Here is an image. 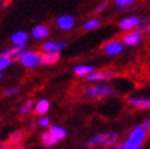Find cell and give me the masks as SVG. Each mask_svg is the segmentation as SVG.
Instances as JSON below:
<instances>
[{
	"mask_svg": "<svg viewBox=\"0 0 150 149\" xmlns=\"http://www.w3.org/2000/svg\"><path fill=\"white\" fill-rule=\"evenodd\" d=\"M120 142V135L117 132L112 131L108 133H98L88 139L84 140L83 147L84 148H103V149H109L111 147L117 145Z\"/></svg>",
	"mask_w": 150,
	"mask_h": 149,
	"instance_id": "obj_1",
	"label": "cell"
},
{
	"mask_svg": "<svg viewBox=\"0 0 150 149\" xmlns=\"http://www.w3.org/2000/svg\"><path fill=\"white\" fill-rule=\"evenodd\" d=\"M148 138V132L142 125H137L131 130L128 136L123 140V149H142Z\"/></svg>",
	"mask_w": 150,
	"mask_h": 149,
	"instance_id": "obj_2",
	"label": "cell"
},
{
	"mask_svg": "<svg viewBox=\"0 0 150 149\" xmlns=\"http://www.w3.org/2000/svg\"><path fill=\"white\" fill-rule=\"evenodd\" d=\"M67 137V131L62 127V126L59 125H54L49 127V130L47 132L42 133L40 136V142L44 147L47 148H51L56 145L59 142H61Z\"/></svg>",
	"mask_w": 150,
	"mask_h": 149,
	"instance_id": "obj_3",
	"label": "cell"
},
{
	"mask_svg": "<svg viewBox=\"0 0 150 149\" xmlns=\"http://www.w3.org/2000/svg\"><path fill=\"white\" fill-rule=\"evenodd\" d=\"M115 94L114 89L109 86H103V84H96L92 86L84 89V96L87 99L91 100H100L103 98H108V96H112Z\"/></svg>",
	"mask_w": 150,
	"mask_h": 149,
	"instance_id": "obj_4",
	"label": "cell"
},
{
	"mask_svg": "<svg viewBox=\"0 0 150 149\" xmlns=\"http://www.w3.org/2000/svg\"><path fill=\"white\" fill-rule=\"evenodd\" d=\"M15 59L18 60L22 65L27 69H34L40 64V55L35 51H21L17 55H15Z\"/></svg>",
	"mask_w": 150,
	"mask_h": 149,
	"instance_id": "obj_5",
	"label": "cell"
},
{
	"mask_svg": "<svg viewBox=\"0 0 150 149\" xmlns=\"http://www.w3.org/2000/svg\"><path fill=\"white\" fill-rule=\"evenodd\" d=\"M148 18H139L137 16H131V17H126V18H122L120 21V28L122 29V31H129L132 28H136L138 27L140 23H143V22H146Z\"/></svg>",
	"mask_w": 150,
	"mask_h": 149,
	"instance_id": "obj_6",
	"label": "cell"
},
{
	"mask_svg": "<svg viewBox=\"0 0 150 149\" xmlns=\"http://www.w3.org/2000/svg\"><path fill=\"white\" fill-rule=\"evenodd\" d=\"M25 139V132L23 130H16L10 133L9 136V143L11 144L12 149H25L23 144Z\"/></svg>",
	"mask_w": 150,
	"mask_h": 149,
	"instance_id": "obj_7",
	"label": "cell"
},
{
	"mask_svg": "<svg viewBox=\"0 0 150 149\" xmlns=\"http://www.w3.org/2000/svg\"><path fill=\"white\" fill-rule=\"evenodd\" d=\"M116 76L115 71H98L93 72L89 76H87V81L89 82H99V81H110L111 78H114Z\"/></svg>",
	"mask_w": 150,
	"mask_h": 149,
	"instance_id": "obj_8",
	"label": "cell"
},
{
	"mask_svg": "<svg viewBox=\"0 0 150 149\" xmlns=\"http://www.w3.org/2000/svg\"><path fill=\"white\" fill-rule=\"evenodd\" d=\"M122 50H123V44L118 40L108 42L104 45V53L106 55H110V56H115V55L121 54Z\"/></svg>",
	"mask_w": 150,
	"mask_h": 149,
	"instance_id": "obj_9",
	"label": "cell"
},
{
	"mask_svg": "<svg viewBox=\"0 0 150 149\" xmlns=\"http://www.w3.org/2000/svg\"><path fill=\"white\" fill-rule=\"evenodd\" d=\"M127 103L131 104V105L134 108L143 109V110H146L150 106V99L149 98H137V96H133V95L127 96Z\"/></svg>",
	"mask_w": 150,
	"mask_h": 149,
	"instance_id": "obj_10",
	"label": "cell"
},
{
	"mask_svg": "<svg viewBox=\"0 0 150 149\" xmlns=\"http://www.w3.org/2000/svg\"><path fill=\"white\" fill-rule=\"evenodd\" d=\"M74 25V18L70 15H62L56 18V26L62 31H69Z\"/></svg>",
	"mask_w": 150,
	"mask_h": 149,
	"instance_id": "obj_11",
	"label": "cell"
},
{
	"mask_svg": "<svg viewBox=\"0 0 150 149\" xmlns=\"http://www.w3.org/2000/svg\"><path fill=\"white\" fill-rule=\"evenodd\" d=\"M66 47V43L64 42H47V43H44L43 44V50L45 51V53H59L60 50H62L64 48Z\"/></svg>",
	"mask_w": 150,
	"mask_h": 149,
	"instance_id": "obj_12",
	"label": "cell"
},
{
	"mask_svg": "<svg viewBox=\"0 0 150 149\" xmlns=\"http://www.w3.org/2000/svg\"><path fill=\"white\" fill-rule=\"evenodd\" d=\"M28 40V34L23 31H18V32H15L12 35H11V42L13 45L16 47H22L25 45L26 42Z\"/></svg>",
	"mask_w": 150,
	"mask_h": 149,
	"instance_id": "obj_13",
	"label": "cell"
},
{
	"mask_svg": "<svg viewBox=\"0 0 150 149\" xmlns=\"http://www.w3.org/2000/svg\"><path fill=\"white\" fill-rule=\"evenodd\" d=\"M49 108H50V103L49 100L47 99H40L39 101H37L34 104V114L35 115H45L48 111H49Z\"/></svg>",
	"mask_w": 150,
	"mask_h": 149,
	"instance_id": "obj_14",
	"label": "cell"
},
{
	"mask_svg": "<svg viewBox=\"0 0 150 149\" xmlns=\"http://www.w3.org/2000/svg\"><path fill=\"white\" fill-rule=\"evenodd\" d=\"M140 40H142V35L137 32H131L123 37V44L125 45H128V47L137 45V44L140 43Z\"/></svg>",
	"mask_w": 150,
	"mask_h": 149,
	"instance_id": "obj_15",
	"label": "cell"
},
{
	"mask_svg": "<svg viewBox=\"0 0 150 149\" xmlns=\"http://www.w3.org/2000/svg\"><path fill=\"white\" fill-rule=\"evenodd\" d=\"M60 55L59 53H45L40 55V64L43 65H52L59 61Z\"/></svg>",
	"mask_w": 150,
	"mask_h": 149,
	"instance_id": "obj_16",
	"label": "cell"
},
{
	"mask_svg": "<svg viewBox=\"0 0 150 149\" xmlns=\"http://www.w3.org/2000/svg\"><path fill=\"white\" fill-rule=\"evenodd\" d=\"M32 35L34 37L35 39L47 38V37L49 35V29L45 26H43V25H38V26H35L32 29Z\"/></svg>",
	"mask_w": 150,
	"mask_h": 149,
	"instance_id": "obj_17",
	"label": "cell"
},
{
	"mask_svg": "<svg viewBox=\"0 0 150 149\" xmlns=\"http://www.w3.org/2000/svg\"><path fill=\"white\" fill-rule=\"evenodd\" d=\"M73 72L77 76H89L91 73L94 72V67L93 66H88V65H77L73 69Z\"/></svg>",
	"mask_w": 150,
	"mask_h": 149,
	"instance_id": "obj_18",
	"label": "cell"
},
{
	"mask_svg": "<svg viewBox=\"0 0 150 149\" xmlns=\"http://www.w3.org/2000/svg\"><path fill=\"white\" fill-rule=\"evenodd\" d=\"M34 104H35V103H34L33 100H28V101H26L23 105L20 108L18 113H20L21 115H27V114H29V113H31V111L33 110Z\"/></svg>",
	"mask_w": 150,
	"mask_h": 149,
	"instance_id": "obj_19",
	"label": "cell"
},
{
	"mask_svg": "<svg viewBox=\"0 0 150 149\" xmlns=\"http://www.w3.org/2000/svg\"><path fill=\"white\" fill-rule=\"evenodd\" d=\"M99 26H100V21L93 18V20H88L87 22H84L82 28H83L84 31H89V29H94V28L99 27Z\"/></svg>",
	"mask_w": 150,
	"mask_h": 149,
	"instance_id": "obj_20",
	"label": "cell"
},
{
	"mask_svg": "<svg viewBox=\"0 0 150 149\" xmlns=\"http://www.w3.org/2000/svg\"><path fill=\"white\" fill-rule=\"evenodd\" d=\"M11 57H6V56H0V72L4 69H6L7 66H10L11 64Z\"/></svg>",
	"mask_w": 150,
	"mask_h": 149,
	"instance_id": "obj_21",
	"label": "cell"
},
{
	"mask_svg": "<svg viewBox=\"0 0 150 149\" xmlns=\"http://www.w3.org/2000/svg\"><path fill=\"white\" fill-rule=\"evenodd\" d=\"M37 125H38L39 127H42V128H48L50 126V118L47 117V116H43V117L39 118L38 121H37Z\"/></svg>",
	"mask_w": 150,
	"mask_h": 149,
	"instance_id": "obj_22",
	"label": "cell"
},
{
	"mask_svg": "<svg viewBox=\"0 0 150 149\" xmlns=\"http://www.w3.org/2000/svg\"><path fill=\"white\" fill-rule=\"evenodd\" d=\"M20 93V88L18 87H12V88H7L5 89V92H4V95L5 96H13V95H16Z\"/></svg>",
	"mask_w": 150,
	"mask_h": 149,
	"instance_id": "obj_23",
	"label": "cell"
},
{
	"mask_svg": "<svg viewBox=\"0 0 150 149\" xmlns=\"http://www.w3.org/2000/svg\"><path fill=\"white\" fill-rule=\"evenodd\" d=\"M136 0H115V5L118 7H126V6H129L132 5Z\"/></svg>",
	"mask_w": 150,
	"mask_h": 149,
	"instance_id": "obj_24",
	"label": "cell"
},
{
	"mask_svg": "<svg viewBox=\"0 0 150 149\" xmlns=\"http://www.w3.org/2000/svg\"><path fill=\"white\" fill-rule=\"evenodd\" d=\"M106 7H108V1H104V3H101L100 5H98V6L95 7L94 12H96V13H98V12H101V11H104L105 9H106Z\"/></svg>",
	"mask_w": 150,
	"mask_h": 149,
	"instance_id": "obj_25",
	"label": "cell"
},
{
	"mask_svg": "<svg viewBox=\"0 0 150 149\" xmlns=\"http://www.w3.org/2000/svg\"><path fill=\"white\" fill-rule=\"evenodd\" d=\"M149 31H150V27L149 26H144V27H140L139 29H137L136 32L142 35V33H149Z\"/></svg>",
	"mask_w": 150,
	"mask_h": 149,
	"instance_id": "obj_26",
	"label": "cell"
},
{
	"mask_svg": "<svg viewBox=\"0 0 150 149\" xmlns=\"http://www.w3.org/2000/svg\"><path fill=\"white\" fill-rule=\"evenodd\" d=\"M142 126H143V128L148 132L149 130H150V118L149 117H146L145 118V120H144V122H143V125H142Z\"/></svg>",
	"mask_w": 150,
	"mask_h": 149,
	"instance_id": "obj_27",
	"label": "cell"
},
{
	"mask_svg": "<svg viewBox=\"0 0 150 149\" xmlns=\"http://www.w3.org/2000/svg\"><path fill=\"white\" fill-rule=\"evenodd\" d=\"M0 149H12V148H11V144L9 143V140H6V142H3L0 144Z\"/></svg>",
	"mask_w": 150,
	"mask_h": 149,
	"instance_id": "obj_28",
	"label": "cell"
},
{
	"mask_svg": "<svg viewBox=\"0 0 150 149\" xmlns=\"http://www.w3.org/2000/svg\"><path fill=\"white\" fill-rule=\"evenodd\" d=\"M10 3H11V0H5V1L1 4V6H3V7H5V6H7V5H9Z\"/></svg>",
	"mask_w": 150,
	"mask_h": 149,
	"instance_id": "obj_29",
	"label": "cell"
},
{
	"mask_svg": "<svg viewBox=\"0 0 150 149\" xmlns=\"http://www.w3.org/2000/svg\"><path fill=\"white\" fill-rule=\"evenodd\" d=\"M109 149H123V147L122 145H115V147H111V148H109Z\"/></svg>",
	"mask_w": 150,
	"mask_h": 149,
	"instance_id": "obj_30",
	"label": "cell"
},
{
	"mask_svg": "<svg viewBox=\"0 0 150 149\" xmlns=\"http://www.w3.org/2000/svg\"><path fill=\"white\" fill-rule=\"evenodd\" d=\"M0 79H1V72H0Z\"/></svg>",
	"mask_w": 150,
	"mask_h": 149,
	"instance_id": "obj_31",
	"label": "cell"
}]
</instances>
